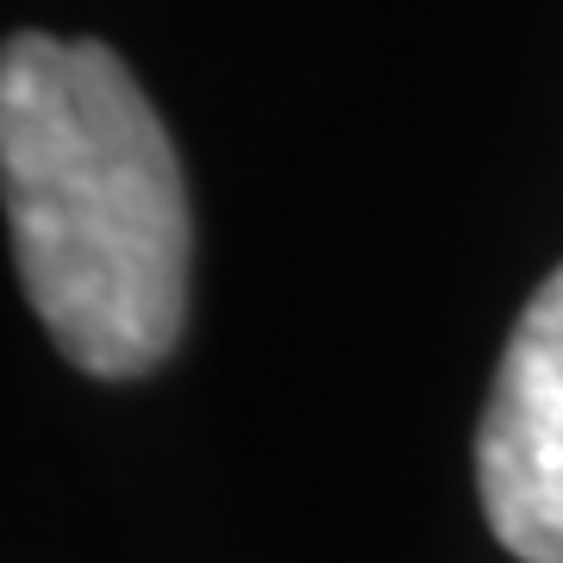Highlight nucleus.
I'll use <instances>...</instances> for the list:
<instances>
[{
    "instance_id": "obj_1",
    "label": "nucleus",
    "mask_w": 563,
    "mask_h": 563,
    "mask_svg": "<svg viewBox=\"0 0 563 563\" xmlns=\"http://www.w3.org/2000/svg\"><path fill=\"white\" fill-rule=\"evenodd\" d=\"M0 188L25 301L88 376L157 369L188 320L176 144L107 44L13 32L0 51Z\"/></svg>"
},
{
    "instance_id": "obj_2",
    "label": "nucleus",
    "mask_w": 563,
    "mask_h": 563,
    "mask_svg": "<svg viewBox=\"0 0 563 563\" xmlns=\"http://www.w3.org/2000/svg\"><path fill=\"white\" fill-rule=\"evenodd\" d=\"M488 532L520 563H563V269L514 320L476 432Z\"/></svg>"
}]
</instances>
